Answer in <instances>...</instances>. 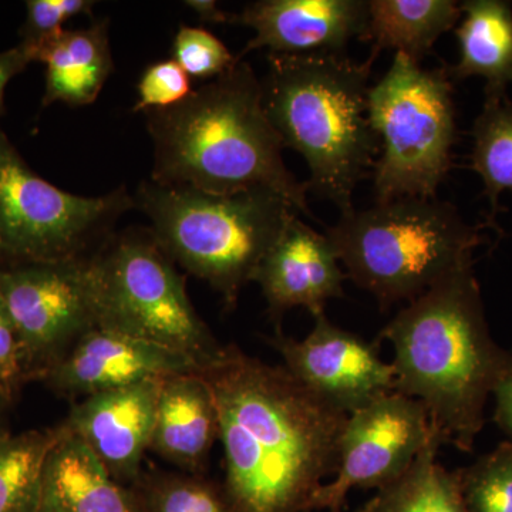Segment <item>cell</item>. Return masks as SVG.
<instances>
[{
    "mask_svg": "<svg viewBox=\"0 0 512 512\" xmlns=\"http://www.w3.org/2000/svg\"><path fill=\"white\" fill-rule=\"evenodd\" d=\"M29 63H32V59L20 45L5 50V52H0V114H2L3 93H5L6 86Z\"/></svg>",
    "mask_w": 512,
    "mask_h": 512,
    "instance_id": "obj_32",
    "label": "cell"
},
{
    "mask_svg": "<svg viewBox=\"0 0 512 512\" xmlns=\"http://www.w3.org/2000/svg\"><path fill=\"white\" fill-rule=\"evenodd\" d=\"M39 512H148L137 487L111 476L90 448L60 424L47 457Z\"/></svg>",
    "mask_w": 512,
    "mask_h": 512,
    "instance_id": "obj_17",
    "label": "cell"
},
{
    "mask_svg": "<svg viewBox=\"0 0 512 512\" xmlns=\"http://www.w3.org/2000/svg\"><path fill=\"white\" fill-rule=\"evenodd\" d=\"M174 60L194 79L212 80L227 73L238 62L228 47L208 30L181 26L175 35Z\"/></svg>",
    "mask_w": 512,
    "mask_h": 512,
    "instance_id": "obj_27",
    "label": "cell"
},
{
    "mask_svg": "<svg viewBox=\"0 0 512 512\" xmlns=\"http://www.w3.org/2000/svg\"><path fill=\"white\" fill-rule=\"evenodd\" d=\"M379 339L393 346L396 392L423 404L444 444L473 450L512 356L491 336L473 266L409 302Z\"/></svg>",
    "mask_w": 512,
    "mask_h": 512,
    "instance_id": "obj_3",
    "label": "cell"
},
{
    "mask_svg": "<svg viewBox=\"0 0 512 512\" xmlns=\"http://www.w3.org/2000/svg\"><path fill=\"white\" fill-rule=\"evenodd\" d=\"M473 168L483 180L485 195L497 210L503 192L512 194V104L487 99L473 128Z\"/></svg>",
    "mask_w": 512,
    "mask_h": 512,
    "instance_id": "obj_24",
    "label": "cell"
},
{
    "mask_svg": "<svg viewBox=\"0 0 512 512\" xmlns=\"http://www.w3.org/2000/svg\"><path fill=\"white\" fill-rule=\"evenodd\" d=\"M99 326L190 357L202 369L224 352L188 298L183 276L150 229L110 237L92 256Z\"/></svg>",
    "mask_w": 512,
    "mask_h": 512,
    "instance_id": "obj_8",
    "label": "cell"
},
{
    "mask_svg": "<svg viewBox=\"0 0 512 512\" xmlns=\"http://www.w3.org/2000/svg\"><path fill=\"white\" fill-rule=\"evenodd\" d=\"M461 8L456 30L460 60L454 67L457 79L483 77L487 99H503L512 83V9L503 0H470Z\"/></svg>",
    "mask_w": 512,
    "mask_h": 512,
    "instance_id": "obj_20",
    "label": "cell"
},
{
    "mask_svg": "<svg viewBox=\"0 0 512 512\" xmlns=\"http://www.w3.org/2000/svg\"><path fill=\"white\" fill-rule=\"evenodd\" d=\"M460 18L453 0H370L365 42H372L373 55L393 49L421 64Z\"/></svg>",
    "mask_w": 512,
    "mask_h": 512,
    "instance_id": "obj_21",
    "label": "cell"
},
{
    "mask_svg": "<svg viewBox=\"0 0 512 512\" xmlns=\"http://www.w3.org/2000/svg\"><path fill=\"white\" fill-rule=\"evenodd\" d=\"M201 373L217 407L224 491L235 512H309L320 485L338 471L349 414L284 366L235 346Z\"/></svg>",
    "mask_w": 512,
    "mask_h": 512,
    "instance_id": "obj_1",
    "label": "cell"
},
{
    "mask_svg": "<svg viewBox=\"0 0 512 512\" xmlns=\"http://www.w3.org/2000/svg\"><path fill=\"white\" fill-rule=\"evenodd\" d=\"M448 76L396 53L387 73L370 87L369 120L380 141L373 171L376 202L436 198L457 136Z\"/></svg>",
    "mask_w": 512,
    "mask_h": 512,
    "instance_id": "obj_7",
    "label": "cell"
},
{
    "mask_svg": "<svg viewBox=\"0 0 512 512\" xmlns=\"http://www.w3.org/2000/svg\"><path fill=\"white\" fill-rule=\"evenodd\" d=\"M134 204L158 247L215 289L227 308L255 281L265 256L298 211L269 191L210 194L144 181Z\"/></svg>",
    "mask_w": 512,
    "mask_h": 512,
    "instance_id": "obj_6",
    "label": "cell"
},
{
    "mask_svg": "<svg viewBox=\"0 0 512 512\" xmlns=\"http://www.w3.org/2000/svg\"><path fill=\"white\" fill-rule=\"evenodd\" d=\"M201 372L190 357L119 330L97 326L87 332L42 376L43 382L67 399Z\"/></svg>",
    "mask_w": 512,
    "mask_h": 512,
    "instance_id": "obj_13",
    "label": "cell"
},
{
    "mask_svg": "<svg viewBox=\"0 0 512 512\" xmlns=\"http://www.w3.org/2000/svg\"><path fill=\"white\" fill-rule=\"evenodd\" d=\"M467 512H512V443L456 471Z\"/></svg>",
    "mask_w": 512,
    "mask_h": 512,
    "instance_id": "obj_25",
    "label": "cell"
},
{
    "mask_svg": "<svg viewBox=\"0 0 512 512\" xmlns=\"http://www.w3.org/2000/svg\"><path fill=\"white\" fill-rule=\"evenodd\" d=\"M53 429L28 430L0 444V512H39L47 457L57 439Z\"/></svg>",
    "mask_w": 512,
    "mask_h": 512,
    "instance_id": "obj_23",
    "label": "cell"
},
{
    "mask_svg": "<svg viewBox=\"0 0 512 512\" xmlns=\"http://www.w3.org/2000/svg\"><path fill=\"white\" fill-rule=\"evenodd\" d=\"M9 404L10 403L6 402L5 399L0 397V444L3 443L6 437L10 436L8 429H6L5 417H3V413H5L6 407H8Z\"/></svg>",
    "mask_w": 512,
    "mask_h": 512,
    "instance_id": "obj_34",
    "label": "cell"
},
{
    "mask_svg": "<svg viewBox=\"0 0 512 512\" xmlns=\"http://www.w3.org/2000/svg\"><path fill=\"white\" fill-rule=\"evenodd\" d=\"M33 62L46 64L43 106L57 101L70 106L94 103L113 72L107 22L63 30L37 50Z\"/></svg>",
    "mask_w": 512,
    "mask_h": 512,
    "instance_id": "obj_19",
    "label": "cell"
},
{
    "mask_svg": "<svg viewBox=\"0 0 512 512\" xmlns=\"http://www.w3.org/2000/svg\"><path fill=\"white\" fill-rule=\"evenodd\" d=\"M136 207L124 188L103 197L60 190L30 170L0 130V261L86 258L124 212Z\"/></svg>",
    "mask_w": 512,
    "mask_h": 512,
    "instance_id": "obj_9",
    "label": "cell"
},
{
    "mask_svg": "<svg viewBox=\"0 0 512 512\" xmlns=\"http://www.w3.org/2000/svg\"><path fill=\"white\" fill-rule=\"evenodd\" d=\"M0 296L18 332L30 379H42L99 326L92 256L2 266Z\"/></svg>",
    "mask_w": 512,
    "mask_h": 512,
    "instance_id": "obj_10",
    "label": "cell"
},
{
    "mask_svg": "<svg viewBox=\"0 0 512 512\" xmlns=\"http://www.w3.org/2000/svg\"><path fill=\"white\" fill-rule=\"evenodd\" d=\"M377 59L345 53H268L261 79L269 121L284 148L308 164V191L352 211L353 194L376 165L380 141L369 120V80Z\"/></svg>",
    "mask_w": 512,
    "mask_h": 512,
    "instance_id": "obj_4",
    "label": "cell"
},
{
    "mask_svg": "<svg viewBox=\"0 0 512 512\" xmlns=\"http://www.w3.org/2000/svg\"><path fill=\"white\" fill-rule=\"evenodd\" d=\"M161 380H151L84 397L64 426L73 431L120 483L140 480L150 450Z\"/></svg>",
    "mask_w": 512,
    "mask_h": 512,
    "instance_id": "obj_15",
    "label": "cell"
},
{
    "mask_svg": "<svg viewBox=\"0 0 512 512\" xmlns=\"http://www.w3.org/2000/svg\"><path fill=\"white\" fill-rule=\"evenodd\" d=\"M30 380L18 332L0 296V397L10 403Z\"/></svg>",
    "mask_w": 512,
    "mask_h": 512,
    "instance_id": "obj_30",
    "label": "cell"
},
{
    "mask_svg": "<svg viewBox=\"0 0 512 512\" xmlns=\"http://www.w3.org/2000/svg\"><path fill=\"white\" fill-rule=\"evenodd\" d=\"M433 427V426H431ZM444 441L434 429L412 466L393 483L377 490L359 512H467L456 473L437 461Z\"/></svg>",
    "mask_w": 512,
    "mask_h": 512,
    "instance_id": "obj_22",
    "label": "cell"
},
{
    "mask_svg": "<svg viewBox=\"0 0 512 512\" xmlns=\"http://www.w3.org/2000/svg\"><path fill=\"white\" fill-rule=\"evenodd\" d=\"M192 92L190 76L174 59L151 64L138 83L134 111L167 109L187 99Z\"/></svg>",
    "mask_w": 512,
    "mask_h": 512,
    "instance_id": "obj_29",
    "label": "cell"
},
{
    "mask_svg": "<svg viewBox=\"0 0 512 512\" xmlns=\"http://www.w3.org/2000/svg\"><path fill=\"white\" fill-rule=\"evenodd\" d=\"M433 433L423 404L397 392L349 414L339 448V466L320 485L309 512H342L353 488L386 487L407 470Z\"/></svg>",
    "mask_w": 512,
    "mask_h": 512,
    "instance_id": "obj_11",
    "label": "cell"
},
{
    "mask_svg": "<svg viewBox=\"0 0 512 512\" xmlns=\"http://www.w3.org/2000/svg\"><path fill=\"white\" fill-rule=\"evenodd\" d=\"M146 114L154 183L210 194L274 192L313 217L308 187L286 168L261 79L249 63L238 60L181 103Z\"/></svg>",
    "mask_w": 512,
    "mask_h": 512,
    "instance_id": "obj_2",
    "label": "cell"
},
{
    "mask_svg": "<svg viewBox=\"0 0 512 512\" xmlns=\"http://www.w3.org/2000/svg\"><path fill=\"white\" fill-rule=\"evenodd\" d=\"M345 274L382 308L412 302L473 266L480 227L437 198L404 197L340 214L326 231Z\"/></svg>",
    "mask_w": 512,
    "mask_h": 512,
    "instance_id": "obj_5",
    "label": "cell"
},
{
    "mask_svg": "<svg viewBox=\"0 0 512 512\" xmlns=\"http://www.w3.org/2000/svg\"><path fill=\"white\" fill-rule=\"evenodd\" d=\"M346 278L326 234L296 214L265 256L254 282L261 286L272 318L293 308L308 309L315 318L325 313L326 302L345 295Z\"/></svg>",
    "mask_w": 512,
    "mask_h": 512,
    "instance_id": "obj_16",
    "label": "cell"
},
{
    "mask_svg": "<svg viewBox=\"0 0 512 512\" xmlns=\"http://www.w3.org/2000/svg\"><path fill=\"white\" fill-rule=\"evenodd\" d=\"M355 512H359V511H355Z\"/></svg>",
    "mask_w": 512,
    "mask_h": 512,
    "instance_id": "obj_35",
    "label": "cell"
},
{
    "mask_svg": "<svg viewBox=\"0 0 512 512\" xmlns=\"http://www.w3.org/2000/svg\"><path fill=\"white\" fill-rule=\"evenodd\" d=\"M136 484L148 512H235L224 490L198 477L161 474Z\"/></svg>",
    "mask_w": 512,
    "mask_h": 512,
    "instance_id": "obj_26",
    "label": "cell"
},
{
    "mask_svg": "<svg viewBox=\"0 0 512 512\" xmlns=\"http://www.w3.org/2000/svg\"><path fill=\"white\" fill-rule=\"evenodd\" d=\"M269 342L295 379L340 412L352 414L396 392L393 365L384 362L376 343L339 328L325 313L315 316L305 339L289 338L279 330Z\"/></svg>",
    "mask_w": 512,
    "mask_h": 512,
    "instance_id": "obj_12",
    "label": "cell"
},
{
    "mask_svg": "<svg viewBox=\"0 0 512 512\" xmlns=\"http://www.w3.org/2000/svg\"><path fill=\"white\" fill-rule=\"evenodd\" d=\"M367 0H259L238 15L237 25L254 30L238 60L266 49L281 55L345 53L350 40L365 42Z\"/></svg>",
    "mask_w": 512,
    "mask_h": 512,
    "instance_id": "obj_14",
    "label": "cell"
},
{
    "mask_svg": "<svg viewBox=\"0 0 512 512\" xmlns=\"http://www.w3.org/2000/svg\"><path fill=\"white\" fill-rule=\"evenodd\" d=\"M188 8L205 23H232L234 15L224 12L214 0H188L184 2Z\"/></svg>",
    "mask_w": 512,
    "mask_h": 512,
    "instance_id": "obj_33",
    "label": "cell"
},
{
    "mask_svg": "<svg viewBox=\"0 0 512 512\" xmlns=\"http://www.w3.org/2000/svg\"><path fill=\"white\" fill-rule=\"evenodd\" d=\"M217 439V407L202 373L161 380L150 450L184 470L198 471Z\"/></svg>",
    "mask_w": 512,
    "mask_h": 512,
    "instance_id": "obj_18",
    "label": "cell"
},
{
    "mask_svg": "<svg viewBox=\"0 0 512 512\" xmlns=\"http://www.w3.org/2000/svg\"><path fill=\"white\" fill-rule=\"evenodd\" d=\"M493 394L495 396V424L512 443V356L510 365L495 384Z\"/></svg>",
    "mask_w": 512,
    "mask_h": 512,
    "instance_id": "obj_31",
    "label": "cell"
},
{
    "mask_svg": "<svg viewBox=\"0 0 512 512\" xmlns=\"http://www.w3.org/2000/svg\"><path fill=\"white\" fill-rule=\"evenodd\" d=\"M96 2L92 0H29L26 2L25 26L22 29V42L30 59L45 43L63 32L64 22L79 15H89Z\"/></svg>",
    "mask_w": 512,
    "mask_h": 512,
    "instance_id": "obj_28",
    "label": "cell"
}]
</instances>
